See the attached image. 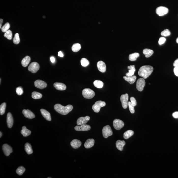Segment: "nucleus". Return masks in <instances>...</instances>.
<instances>
[{"instance_id":"f257e3e1","label":"nucleus","mask_w":178,"mask_h":178,"mask_svg":"<svg viewBox=\"0 0 178 178\" xmlns=\"http://www.w3.org/2000/svg\"><path fill=\"white\" fill-rule=\"evenodd\" d=\"M73 106L71 105H68L66 106L60 104H55L54 106V109L57 112L60 114L63 115H65L68 114L73 109Z\"/></svg>"},{"instance_id":"f03ea898","label":"nucleus","mask_w":178,"mask_h":178,"mask_svg":"<svg viewBox=\"0 0 178 178\" xmlns=\"http://www.w3.org/2000/svg\"><path fill=\"white\" fill-rule=\"evenodd\" d=\"M153 67L150 65H144L140 68L138 75L144 79L147 78L153 72Z\"/></svg>"},{"instance_id":"7ed1b4c3","label":"nucleus","mask_w":178,"mask_h":178,"mask_svg":"<svg viewBox=\"0 0 178 178\" xmlns=\"http://www.w3.org/2000/svg\"><path fill=\"white\" fill-rule=\"evenodd\" d=\"M82 94L85 98L91 99L95 96V93L94 91L91 89L86 88L83 90Z\"/></svg>"},{"instance_id":"20e7f679","label":"nucleus","mask_w":178,"mask_h":178,"mask_svg":"<svg viewBox=\"0 0 178 178\" xmlns=\"http://www.w3.org/2000/svg\"><path fill=\"white\" fill-rule=\"evenodd\" d=\"M106 105L105 102L101 101H99L96 102L95 104L92 106V109L95 113H98L100 112L101 108Z\"/></svg>"},{"instance_id":"39448f33","label":"nucleus","mask_w":178,"mask_h":178,"mask_svg":"<svg viewBox=\"0 0 178 178\" xmlns=\"http://www.w3.org/2000/svg\"><path fill=\"white\" fill-rule=\"evenodd\" d=\"M102 134L105 138H107L108 137L112 136L113 132L111 127L109 125L104 126L102 130Z\"/></svg>"},{"instance_id":"423d86ee","label":"nucleus","mask_w":178,"mask_h":178,"mask_svg":"<svg viewBox=\"0 0 178 178\" xmlns=\"http://www.w3.org/2000/svg\"><path fill=\"white\" fill-rule=\"evenodd\" d=\"M169 12L168 9L164 6H159L156 10V13L159 16H162L167 14Z\"/></svg>"},{"instance_id":"0eeeda50","label":"nucleus","mask_w":178,"mask_h":178,"mask_svg":"<svg viewBox=\"0 0 178 178\" xmlns=\"http://www.w3.org/2000/svg\"><path fill=\"white\" fill-rule=\"evenodd\" d=\"M128 95L127 93L122 94L120 97V100L122 102V107L124 109H126L128 106Z\"/></svg>"},{"instance_id":"6e6552de","label":"nucleus","mask_w":178,"mask_h":178,"mask_svg":"<svg viewBox=\"0 0 178 178\" xmlns=\"http://www.w3.org/2000/svg\"><path fill=\"white\" fill-rule=\"evenodd\" d=\"M40 65L36 62H33L31 63L28 67V70L33 73H35L39 69Z\"/></svg>"},{"instance_id":"1a4fd4ad","label":"nucleus","mask_w":178,"mask_h":178,"mask_svg":"<svg viewBox=\"0 0 178 178\" xmlns=\"http://www.w3.org/2000/svg\"><path fill=\"white\" fill-rule=\"evenodd\" d=\"M145 82L143 78H141L138 79L136 83V88L138 91L141 92L143 91L145 86Z\"/></svg>"},{"instance_id":"9d476101","label":"nucleus","mask_w":178,"mask_h":178,"mask_svg":"<svg viewBox=\"0 0 178 178\" xmlns=\"http://www.w3.org/2000/svg\"><path fill=\"white\" fill-rule=\"evenodd\" d=\"M113 126L116 130H120L124 126V123L122 120L115 119L113 122Z\"/></svg>"},{"instance_id":"9b49d317","label":"nucleus","mask_w":178,"mask_h":178,"mask_svg":"<svg viewBox=\"0 0 178 178\" xmlns=\"http://www.w3.org/2000/svg\"><path fill=\"white\" fill-rule=\"evenodd\" d=\"M34 84L35 87L40 89L45 88L47 86L46 83L41 80H36L34 82Z\"/></svg>"},{"instance_id":"f8f14e48","label":"nucleus","mask_w":178,"mask_h":178,"mask_svg":"<svg viewBox=\"0 0 178 178\" xmlns=\"http://www.w3.org/2000/svg\"><path fill=\"white\" fill-rule=\"evenodd\" d=\"M91 128L90 125L85 124L77 126L74 128L75 130L78 131H88L90 130Z\"/></svg>"},{"instance_id":"ddd939ff","label":"nucleus","mask_w":178,"mask_h":178,"mask_svg":"<svg viewBox=\"0 0 178 178\" xmlns=\"http://www.w3.org/2000/svg\"><path fill=\"white\" fill-rule=\"evenodd\" d=\"M2 149L4 154L6 156H9L10 153L13 152L12 147L6 144H3L2 146Z\"/></svg>"},{"instance_id":"4468645a","label":"nucleus","mask_w":178,"mask_h":178,"mask_svg":"<svg viewBox=\"0 0 178 178\" xmlns=\"http://www.w3.org/2000/svg\"><path fill=\"white\" fill-rule=\"evenodd\" d=\"M97 67L99 71L102 73H105L106 71V65L103 61H99L97 63Z\"/></svg>"},{"instance_id":"2eb2a0df","label":"nucleus","mask_w":178,"mask_h":178,"mask_svg":"<svg viewBox=\"0 0 178 178\" xmlns=\"http://www.w3.org/2000/svg\"><path fill=\"white\" fill-rule=\"evenodd\" d=\"M13 123L14 120L11 113H8L7 116V123L8 127L9 128H11L13 126Z\"/></svg>"},{"instance_id":"dca6fc26","label":"nucleus","mask_w":178,"mask_h":178,"mask_svg":"<svg viewBox=\"0 0 178 178\" xmlns=\"http://www.w3.org/2000/svg\"><path fill=\"white\" fill-rule=\"evenodd\" d=\"M23 113L26 118L32 119L35 117V115L34 113L28 109L23 110Z\"/></svg>"},{"instance_id":"f3484780","label":"nucleus","mask_w":178,"mask_h":178,"mask_svg":"<svg viewBox=\"0 0 178 178\" xmlns=\"http://www.w3.org/2000/svg\"><path fill=\"white\" fill-rule=\"evenodd\" d=\"M90 120V117L89 116H86L85 117H81L78 119L77 123L78 125L86 124Z\"/></svg>"},{"instance_id":"a211bd4d","label":"nucleus","mask_w":178,"mask_h":178,"mask_svg":"<svg viewBox=\"0 0 178 178\" xmlns=\"http://www.w3.org/2000/svg\"><path fill=\"white\" fill-rule=\"evenodd\" d=\"M40 111L42 115L46 120L49 121H51L50 113L48 111L44 109H41Z\"/></svg>"},{"instance_id":"6ab92c4d","label":"nucleus","mask_w":178,"mask_h":178,"mask_svg":"<svg viewBox=\"0 0 178 178\" xmlns=\"http://www.w3.org/2000/svg\"><path fill=\"white\" fill-rule=\"evenodd\" d=\"M71 145L73 148L78 149L82 145V142L79 140L74 139L71 142Z\"/></svg>"},{"instance_id":"aec40b11","label":"nucleus","mask_w":178,"mask_h":178,"mask_svg":"<svg viewBox=\"0 0 178 178\" xmlns=\"http://www.w3.org/2000/svg\"><path fill=\"white\" fill-rule=\"evenodd\" d=\"M53 86L57 90L60 91H63L66 88V86L65 84L60 83H55L53 84Z\"/></svg>"},{"instance_id":"412c9836","label":"nucleus","mask_w":178,"mask_h":178,"mask_svg":"<svg viewBox=\"0 0 178 178\" xmlns=\"http://www.w3.org/2000/svg\"><path fill=\"white\" fill-rule=\"evenodd\" d=\"M123 78L126 81L128 82L130 84H133L135 82L137 77L136 76L133 75L132 76L129 77L124 76Z\"/></svg>"},{"instance_id":"4be33fe9","label":"nucleus","mask_w":178,"mask_h":178,"mask_svg":"<svg viewBox=\"0 0 178 178\" xmlns=\"http://www.w3.org/2000/svg\"><path fill=\"white\" fill-rule=\"evenodd\" d=\"M94 140L93 139H88L84 143V146L86 149L90 148L94 146Z\"/></svg>"},{"instance_id":"5701e85b","label":"nucleus","mask_w":178,"mask_h":178,"mask_svg":"<svg viewBox=\"0 0 178 178\" xmlns=\"http://www.w3.org/2000/svg\"><path fill=\"white\" fill-rule=\"evenodd\" d=\"M128 69H129V72L126 74V76L127 77L133 76L136 71L135 65H130V66H128Z\"/></svg>"},{"instance_id":"b1692460","label":"nucleus","mask_w":178,"mask_h":178,"mask_svg":"<svg viewBox=\"0 0 178 178\" xmlns=\"http://www.w3.org/2000/svg\"><path fill=\"white\" fill-rule=\"evenodd\" d=\"M125 144V142L124 141L120 140H118L116 143L117 148L120 151H122L123 150V147Z\"/></svg>"},{"instance_id":"393cba45","label":"nucleus","mask_w":178,"mask_h":178,"mask_svg":"<svg viewBox=\"0 0 178 178\" xmlns=\"http://www.w3.org/2000/svg\"><path fill=\"white\" fill-rule=\"evenodd\" d=\"M31 61V58L28 56H27L24 57L22 60V64L24 67H26L27 66Z\"/></svg>"},{"instance_id":"a878e982","label":"nucleus","mask_w":178,"mask_h":178,"mask_svg":"<svg viewBox=\"0 0 178 178\" xmlns=\"http://www.w3.org/2000/svg\"><path fill=\"white\" fill-rule=\"evenodd\" d=\"M21 133L23 136L26 137L31 135V132L29 130L27 129L26 127L24 126L22 127V129L21 131Z\"/></svg>"},{"instance_id":"bb28decb","label":"nucleus","mask_w":178,"mask_h":178,"mask_svg":"<svg viewBox=\"0 0 178 178\" xmlns=\"http://www.w3.org/2000/svg\"><path fill=\"white\" fill-rule=\"evenodd\" d=\"M153 53L154 52L152 50L148 49H144L143 51V54L146 58L150 57L153 54Z\"/></svg>"},{"instance_id":"cd10ccee","label":"nucleus","mask_w":178,"mask_h":178,"mask_svg":"<svg viewBox=\"0 0 178 178\" xmlns=\"http://www.w3.org/2000/svg\"><path fill=\"white\" fill-rule=\"evenodd\" d=\"M93 84L96 87L98 88H102L104 86V83L100 80H95L93 82Z\"/></svg>"},{"instance_id":"c85d7f7f","label":"nucleus","mask_w":178,"mask_h":178,"mask_svg":"<svg viewBox=\"0 0 178 178\" xmlns=\"http://www.w3.org/2000/svg\"><path fill=\"white\" fill-rule=\"evenodd\" d=\"M25 150L27 154H31L33 153V150L31 144L28 143H25Z\"/></svg>"},{"instance_id":"c756f323","label":"nucleus","mask_w":178,"mask_h":178,"mask_svg":"<svg viewBox=\"0 0 178 178\" xmlns=\"http://www.w3.org/2000/svg\"><path fill=\"white\" fill-rule=\"evenodd\" d=\"M32 97L34 99H37L41 98L42 97V95L39 92H33L32 93Z\"/></svg>"},{"instance_id":"7c9ffc66","label":"nucleus","mask_w":178,"mask_h":178,"mask_svg":"<svg viewBox=\"0 0 178 178\" xmlns=\"http://www.w3.org/2000/svg\"><path fill=\"white\" fill-rule=\"evenodd\" d=\"M139 56L140 54L138 53H132L129 55V60L131 61H135Z\"/></svg>"},{"instance_id":"2f4dec72","label":"nucleus","mask_w":178,"mask_h":178,"mask_svg":"<svg viewBox=\"0 0 178 178\" xmlns=\"http://www.w3.org/2000/svg\"><path fill=\"white\" fill-rule=\"evenodd\" d=\"M134 132L131 130H129L125 132L123 134V137L125 139H128L133 135Z\"/></svg>"},{"instance_id":"473e14b6","label":"nucleus","mask_w":178,"mask_h":178,"mask_svg":"<svg viewBox=\"0 0 178 178\" xmlns=\"http://www.w3.org/2000/svg\"><path fill=\"white\" fill-rule=\"evenodd\" d=\"M81 48V45L78 43L75 44L72 46V51L74 52H77L80 51Z\"/></svg>"},{"instance_id":"72a5a7b5","label":"nucleus","mask_w":178,"mask_h":178,"mask_svg":"<svg viewBox=\"0 0 178 178\" xmlns=\"http://www.w3.org/2000/svg\"><path fill=\"white\" fill-rule=\"evenodd\" d=\"M25 171V168L23 166H20L16 170V173L18 175H23Z\"/></svg>"},{"instance_id":"f704fd0d","label":"nucleus","mask_w":178,"mask_h":178,"mask_svg":"<svg viewBox=\"0 0 178 178\" xmlns=\"http://www.w3.org/2000/svg\"><path fill=\"white\" fill-rule=\"evenodd\" d=\"M4 37L8 39L11 40L12 38L13 34L12 31L11 30H9L5 33L4 35Z\"/></svg>"},{"instance_id":"c9c22d12","label":"nucleus","mask_w":178,"mask_h":178,"mask_svg":"<svg viewBox=\"0 0 178 178\" xmlns=\"http://www.w3.org/2000/svg\"><path fill=\"white\" fill-rule=\"evenodd\" d=\"M6 103H3L0 106V114L3 115L5 113L6 109Z\"/></svg>"},{"instance_id":"e433bc0d","label":"nucleus","mask_w":178,"mask_h":178,"mask_svg":"<svg viewBox=\"0 0 178 178\" xmlns=\"http://www.w3.org/2000/svg\"><path fill=\"white\" fill-rule=\"evenodd\" d=\"M10 28L9 23H7L3 26L2 27L1 30L2 32L3 33H5L7 31H8Z\"/></svg>"},{"instance_id":"4c0bfd02","label":"nucleus","mask_w":178,"mask_h":178,"mask_svg":"<svg viewBox=\"0 0 178 178\" xmlns=\"http://www.w3.org/2000/svg\"><path fill=\"white\" fill-rule=\"evenodd\" d=\"M81 65L83 67L87 66L90 64L88 60L85 58H83L81 60Z\"/></svg>"},{"instance_id":"58836bf2","label":"nucleus","mask_w":178,"mask_h":178,"mask_svg":"<svg viewBox=\"0 0 178 178\" xmlns=\"http://www.w3.org/2000/svg\"><path fill=\"white\" fill-rule=\"evenodd\" d=\"M13 41L15 44H17L19 43L20 39L18 33H16L15 37H14V38H13Z\"/></svg>"},{"instance_id":"ea45409f","label":"nucleus","mask_w":178,"mask_h":178,"mask_svg":"<svg viewBox=\"0 0 178 178\" xmlns=\"http://www.w3.org/2000/svg\"><path fill=\"white\" fill-rule=\"evenodd\" d=\"M171 33L169 29H166L164 30L161 33V35L164 37L169 36L171 35Z\"/></svg>"},{"instance_id":"a19ab883","label":"nucleus","mask_w":178,"mask_h":178,"mask_svg":"<svg viewBox=\"0 0 178 178\" xmlns=\"http://www.w3.org/2000/svg\"><path fill=\"white\" fill-rule=\"evenodd\" d=\"M16 91L17 94L19 95H22L24 92L23 89L21 86L18 87L17 88Z\"/></svg>"},{"instance_id":"79ce46f5","label":"nucleus","mask_w":178,"mask_h":178,"mask_svg":"<svg viewBox=\"0 0 178 178\" xmlns=\"http://www.w3.org/2000/svg\"><path fill=\"white\" fill-rule=\"evenodd\" d=\"M128 106L129 109L131 113H134L135 112L134 106H133V105L132 104L131 102H128Z\"/></svg>"},{"instance_id":"37998d69","label":"nucleus","mask_w":178,"mask_h":178,"mask_svg":"<svg viewBox=\"0 0 178 178\" xmlns=\"http://www.w3.org/2000/svg\"><path fill=\"white\" fill-rule=\"evenodd\" d=\"M166 41V39L164 37H160L158 43L159 45H161L164 44Z\"/></svg>"},{"instance_id":"c03bdc74","label":"nucleus","mask_w":178,"mask_h":178,"mask_svg":"<svg viewBox=\"0 0 178 178\" xmlns=\"http://www.w3.org/2000/svg\"><path fill=\"white\" fill-rule=\"evenodd\" d=\"M130 101L131 103L133 105V106H136L137 105V102L136 100L134 97H131L130 98Z\"/></svg>"},{"instance_id":"a18cd8bd","label":"nucleus","mask_w":178,"mask_h":178,"mask_svg":"<svg viewBox=\"0 0 178 178\" xmlns=\"http://www.w3.org/2000/svg\"><path fill=\"white\" fill-rule=\"evenodd\" d=\"M173 72L176 76L178 77V67H174Z\"/></svg>"},{"instance_id":"49530a36","label":"nucleus","mask_w":178,"mask_h":178,"mask_svg":"<svg viewBox=\"0 0 178 178\" xmlns=\"http://www.w3.org/2000/svg\"><path fill=\"white\" fill-rule=\"evenodd\" d=\"M172 116L174 118H178V112H176L173 113L172 114Z\"/></svg>"},{"instance_id":"de8ad7c7","label":"nucleus","mask_w":178,"mask_h":178,"mask_svg":"<svg viewBox=\"0 0 178 178\" xmlns=\"http://www.w3.org/2000/svg\"><path fill=\"white\" fill-rule=\"evenodd\" d=\"M173 65L174 67H178V58L174 61Z\"/></svg>"},{"instance_id":"09e8293b","label":"nucleus","mask_w":178,"mask_h":178,"mask_svg":"<svg viewBox=\"0 0 178 178\" xmlns=\"http://www.w3.org/2000/svg\"><path fill=\"white\" fill-rule=\"evenodd\" d=\"M58 56L60 57H63L64 55H63V54L62 53V52L61 51H60L58 53Z\"/></svg>"},{"instance_id":"8fccbe9b","label":"nucleus","mask_w":178,"mask_h":178,"mask_svg":"<svg viewBox=\"0 0 178 178\" xmlns=\"http://www.w3.org/2000/svg\"><path fill=\"white\" fill-rule=\"evenodd\" d=\"M50 60L51 62H52V63H54L55 61V59L53 57H51L50 58Z\"/></svg>"},{"instance_id":"3c124183","label":"nucleus","mask_w":178,"mask_h":178,"mask_svg":"<svg viewBox=\"0 0 178 178\" xmlns=\"http://www.w3.org/2000/svg\"><path fill=\"white\" fill-rule=\"evenodd\" d=\"M0 23H1V24H0V28H1V26H2V23H3V20L2 19H1V20H0Z\"/></svg>"},{"instance_id":"603ef678","label":"nucleus","mask_w":178,"mask_h":178,"mask_svg":"<svg viewBox=\"0 0 178 178\" xmlns=\"http://www.w3.org/2000/svg\"><path fill=\"white\" fill-rule=\"evenodd\" d=\"M0 134H1V135H0V138H1V137H2V132H0Z\"/></svg>"},{"instance_id":"864d4df0","label":"nucleus","mask_w":178,"mask_h":178,"mask_svg":"<svg viewBox=\"0 0 178 178\" xmlns=\"http://www.w3.org/2000/svg\"><path fill=\"white\" fill-rule=\"evenodd\" d=\"M176 42H177V43H178V37L176 39Z\"/></svg>"},{"instance_id":"5fc2aeb1","label":"nucleus","mask_w":178,"mask_h":178,"mask_svg":"<svg viewBox=\"0 0 178 178\" xmlns=\"http://www.w3.org/2000/svg\"><path fill=\"white\" fill-rule=\"evenodd\" d=\"M51 178V177H48V178Z\"/></svg>"}]
</instances>
